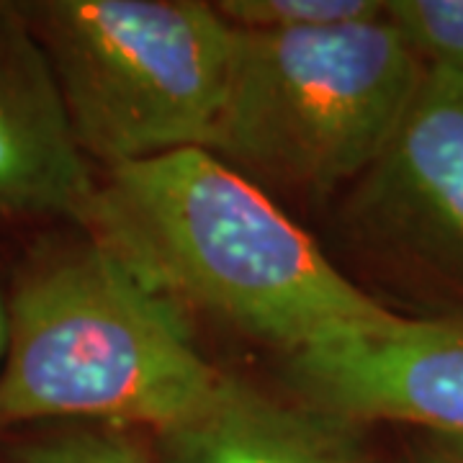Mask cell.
<instances>
[{"label": "cell", "instance_id": "cell-1", "mask_svg": "<svg viewBox=\"0 0 463 463\" xmlns=\"http://www.w3.org/2000/svg\"><path fill=\"white\" fill-rule=\"evenodd\" d=\"M75 227L191 315L283 358L402 319L337 270L268 191L203 147L103 170Z\"/></svg>", "mask_w": 463, "mask_h": 463}, {"label": "cell", "instance_id": "cell-2", "mask_svg": "<svg viewBox=\"0 0 463 463\" xmlns=\"http://www.w3.org/2000/svg\"><path fill=\"white\" fill-rule=\"evenodd\" d=\"M5 301L0 428L54 420L165 432L227 379L199 347L194 315L80 230L33 250Z\"/></svg>", "mask_w": 463, "mask_h": 463}, {"label": "cell", "instance_id": "cell-3", "mask_svg": "<svg viewBox=\"0 0 463 463\" xmlns=\"http://www.w3.org/2000/svg\"><path fill=\"white\" fill-rule=\"evenodd\" d=\"M422 78L386 16L301 33L234 29L203 149L268 194L322 199L379 160Z\"/></svg>", "mask_w": 463, "mask_h": 463}, {"label": "cell", "instance_id": "cell-4", "mask_svg": "<svg viewBox=\"0 0 463 463\" xmlns=\"http://www.w3.org/2000/svg\"><path fill=\"white\" fill-rule=\"evenodd\" d=\"M50 62L70 127L103 170L206 147L234 29L201 0L16 3Z\"/></svg>", "mask_w": 463, "mask_h": 463}, {"label": "cell", "instance_id": "cell-5", "mask_svg": "<svg viewBox=\"0 0 463 463\" xmlns=\"http://www.w3.org/2000/svg\"><path fill=\"white\" fill-rule=\"evenodd\" d=\"M364 240L463 317V78L425 70L394 137L353 183Z\"/></svg>", "mask_w": 463, "mask_h": 463}, {"label": "cell", "instance_id": "cell-6", "mask_svg": "<svg viewBox=\"0 0 463 463\" xmlns=\"http://www.w3.org/2000/svg\"><path fill=\"white\" fill-rule=\"evenodd\" d=\"M291 397L355 425L399 422L463 438V317L392 327L283 358Z\"/></svg>", "mask_w": 463, "mask_h": 463}, {"label": "cell", "instance_id": "cell-7", "mask_svg": "<svg viewBox=\"0 0 463 463\" xmlns=\"http://www.w3.org/2000/svg\"><path fill=\"white\" fill-rule=\"evenodd\" d=\"M96 178L36 36L16 3H0V219L78 224Z\"/></svg>", "mask_w": 463, "mask_h": 463}, {"label": "cell", "instance_id": "cell-8", "mask_svg": "<svg viewBox=\"0 0 463 463\" xmlns=\"http://www.w3.org/2000/svg\"><path fill=\"white\" fill-rule=\"evenodd\" d=\"M163 463H376L361 425L227 376L196 417L157 432Z\"/></svg>", "mask_w": 463, "mask_h": 463}, {"label": "cell", "instance_id": "cell-9", "mask_svg": "<svg viewBox=\"0 0 463 463\" xmlns=\"http://www.w3.org/2000/svg\"><path fill=\"white\" fill-rule=\"evenodd\" d=\"M386 0H216L219 16L237 32L301 33L364 24L383 16Z\"/></svg>", "mask_w": 463, "mask_h": 463}, {"label": "cell", "instance_id": "cell-10", "mask_svg": "<svg viewBox=\"0 0 463 463\" xmlns=\"http://www.w3.org/2000/svg\"><path fill=\"white\" fill-rule=\"evenodd\" d=\"M383 16L425 70L463 78V0H386Z\"/></svg>", "mask_w": 463, "mask_h": 463}, {"label": "cell", "instance_id": "cell-11", "mask_svg": "<svg viewBox=\"0 0 463 463\" xmlns=\"http://www.w3.org/2000/svg\"><path fill=\"white\" fill-rule=\"evenodd\" d=\"M11 463H152L147 450L124 428L65 425L62 430L18 446Z\"/></svg>", "mask_w": 463, "mask_h": 463}, {"label": "cell", "instance_id": "cell-12", "mask_svg": "<svg viewBox=\"0 0 463 463\" xmlns=\"http://www.w3.org/2000/svg\"><path fill=\"white\" fill-rule=\"evenodd\" d=\"M407 463H463V438L420 432L410 448Z\"/></svg>", "mask_w": 463, "mask_h": 463}, {"label": "cell", "instance_id": "cell-13", "mask_svg": "<svg viewBox=\"0 0 463 463\" xmlns=\"http://www.w3.org/2000/svg\"><path fill=\"white\" fill-rule=\"evenodd\" d=\"M5 345H8V301H5V288L0 286V373L5 361Z\"/></svg>", "mask_w": 463, "mask_h": 463}]
</instances>
